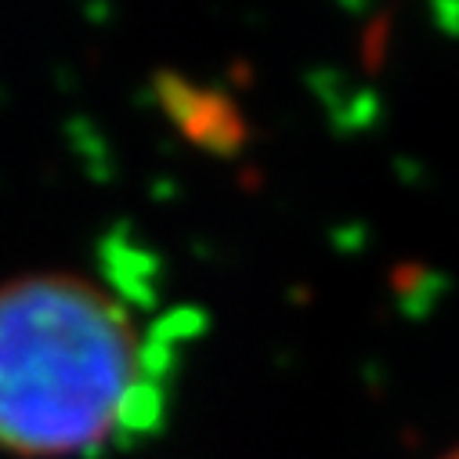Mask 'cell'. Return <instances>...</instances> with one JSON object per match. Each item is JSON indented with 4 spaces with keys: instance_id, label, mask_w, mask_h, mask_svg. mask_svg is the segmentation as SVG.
Wrapping results in <instances>:
<instances>
[{
    "instance_id": "cell-2",
    "label": "cell",
    "mask_w": 459,
    "mask_h": 459,
    "mask_svg": "<svg viewBox=\"0 0 459 459\" xmlns=\"http://www.w3.org/2000/svg\"><path fill=\"white\" fill-rule=\"evenodd\" d=\"M163 105L174 117V124L206 149H236L243 142V120L239 112L228 105L221 94H210L203 87H192L178 76H167L163 87Z\"/></svg>"
},
{
    "instance_id": "cell-1",
    "label": "cell",
    "mask_w": 459,
    "mask_h": 459,
    "mask_svg": "<svg viewBox=\"0 0 459 459\" xmlns=\"http://www.w3.org/2000/svg\"><path fill=\"white\" fill-rule=\"evenodd\" d=\"M156 409L127 307L73 272L0 282V452L73 459Z\"/></svg>"
},
{
    "instance_id": "cell-3",
    "label": "cell",
    "mask_w": 459,
    "mask_h": 459,
    "mask_svg": "<svg viewBox=\"0 0 459 459\" xmlns=\"http://www.w3.org/2000/svg\"><path fill=\"white\" fill-rule=\"evenodd\" d=\"M441 459H459V448H452L448 455H441Z\"/></svg>"
}]
</instances>
